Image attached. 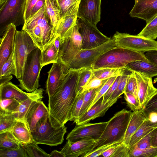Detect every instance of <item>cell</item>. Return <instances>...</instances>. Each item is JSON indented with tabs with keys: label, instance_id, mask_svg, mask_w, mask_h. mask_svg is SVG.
Wrapping results in <instances>:
<instances>
[{
	"label": "cell",
	"instance_id": "6da1fadb",
	"mask_svg": "<svg viewBox=\"0 0 157 157\" xmlns=\"http://www.w3.org/2000/svg\"><path fill=\"white\" fill-rule=\"evenodd\" d=\"M79 69H70L55 94L48 97L49 118L52 127L58 128L70 121L73 105L77 96Z\"/></svg>",
	"mask_w": 157,
	"mask_h": 157
},
{
	"label": "cell",
	"instance_id": "7a4b0ae2",
	"mask_svg": "<svg viewBox=\"0 0 157 157\" xmlns=\"http://www.w3.org/2000/svg\"><path fill=\"white\" fill-rule=\"evenodd\" d=\"M22 29L28 34L41 51L46 47L50 40L52 28L47 14L45 4L25 22Z\"/></svg>",
	"mask_w": 157,
	"mask_h": 157
},
{
	"label": "cell",
	"instance_id": "3957f363",
	"mask_svg": "<svg viewBox=\"0 0 157 157\" xmlns=\"http://www.w3.org/2000/svg\"><path fill=\"white\" fill-rule=\"evenodd\" d=\"M132 113L125 109L116 113L108 121L103 132L91 151L104 145L122 142Z\"/></svg>",
	"mask_w": 157,
	"mask_h": 157
},
{
	"label": "cell",
	"instance_id": "277c9868",
	"mask_svg": "<svg viewBox=\"0 0 157 157\" xmlns=\"http://www.w3.org/2000/svg\"><path fill=\"white\" fill-rule=\"evenodd\" d=\"M139 60L149 61L143 53L117 46L100 56L91 67L93 69L107 67L125 69L129 63Z\"/></svg>",
	"mask_w": 157,
	"mask_h": 157
},
{
	"label": "cell",
	"instance_id": "5b68a950",
	"mask_svg": "<svg viewBox=\"0 0 157 157\" xmlns=\"http://www.w3.org/2000/svg\"><path fill=\"white\" fill-rule=\"evenodd\" d=\"M41 51L37 48L33 50L27 57L23 73L18 79L21 89L31 92L38 89L40 85L39 79L40 71Z\"/></svg>",
	"mask_w": 157,
	"mask_h": 157
},
{
	"label": "cell",
	"instance_id": "8992f818",
	"mask_svg": "<svg viewBox=\"0 0 157 157\" xmlns=\"http://www.w3.org/2000/svg\"><path fill=\"white\" fill-rule=\"evenodd\" d=\"M27 0H4L0 2V35L3 36L10 24L24 25Z\"/></svg>",
	"mask_w": 157,
	"mask_h": 157
},
{
	"label": "cell",
	"instance_id": "52a82bcc",
	"mask_svg": "<svg viewBox=\"0 0 157 157\" xmlns=\"http://www.w3.org/2000/svg\"><path fill=\"white\" fill-rule=\"evenodd\" d=\"M38 48L28 34L24 30H17L13 47L16 68L15 76L19 79L23 75L27 57Z\"/></svg>",
	"mask_w": 157,
	"mask_h": 157
},
{
	"label": "cell",
	"instance_id": "ba28073f",
	"mask_svg": "<svg viewBox=\"0 0 157 157\" xmlns=\"http://www.w3.org/2000/svg\"><path fill=\"white\" fill-rule=\"evenodd\" d=\"M67 132V128L65 125L58 128L52 127L49 116L38 123L35 130L31 133L33 140L38 144L54 146L63 143Z\"/></svg>",
	"mask_w": 157,
	"mask_h": 157
},
{
	"label": "cell",
	"instance_id": "9c48e42d",
	"mask_svg": "<svg viewBox=\"0 0 157 157\" xmlns=\"http://www.w3.org/2000/svg\"><path fill=\"white\" fill-rule=\"evenodd\" d=\"M117 46L115 41L112 38L96 47L89 49H82L76 53L67 68L68 70H78L91 67L100 56Z\"/></svg>",
	"mask_w": 157,
	"mask_h": 157
},
{
	"label": "cell",
	"instance_id": "30bf717a",
	"mask_svg": "<svg viewBox=\"0 0 157 157\" xmlns=\"http://www.w3.org/2000/svg\"><path fill=\"white\" fill-rule=\"evenodd\" d=\"M117 46L132 51L141 52L157 51V41L139 36L117 31L113 37Z\"/></svg>",
	"mask_w": 157,
	"mask_h": 157
},
{
	"label": "cell",
	"instance_id": "8fae6325",
	"mask_svg": "<svg viewBox=\"0 0 157 157\" xmlns=\"http://www.w3.org/2000/svg\"><path fill=\"white\" fill-rule=\"evenodd\" d=\"M77 24L82 38L83 49H89L96 47L111 39L101 32L96 25L82 19L78 18Z\"/></svg>",
	"mask_w": 157,
	"mask_h": 157
},
{
	"label": "cell",
	"instance_id": "7c38bea8",
	"mask_svg": "<svg viewBox=\"0 0 157 157\" xmlns=\"http://www.w3.org/2000/svg\"><path fill=\"white\" fill-rule=\"evenodd\" d=\"M82 49V38L77 24L71 36L61 43L58 53V62L66 66L76 53Z\"/></svg>",
	"mask_w": 157,
	"mask_h": 157
},
{
	"label": "cell",
	"instance_id": "4fadbf2b",
	"mask_svg": "<svg viewBox=\"0 0 157 157\" xmlns=\"http://www.w3.org/2000/svg\"><path fill=\"white\" fill-rule=\"evenodd\" d=\"M107 123L108 121L76 124L68 133L66 139L72 142L87 137L98 140L103 132Z\"/></svg>",
	"mask_w": 157,
	"mask_h": 157
},
{
	"label": "cell",
	"instance_id": "5bb4252c",
	"mask_svg": "<svg viewBox=\"0 0 157 157\" xmlns=\"http://www.w3.org/2000/svg\"><path fill=\"white\" fill-rule=\"evenodd\" d=\"M101 0H81L78 18L97 25L101 19Z\"/></svg>",
	"mask_w": 157,
	"mask_h": 157
},
{
	"label": "cell",
	"instance_id": "9a60e30c",
	"mask_svg": "<svg viewBox=\"0 0 157 157\" xmlns=\"http://www.w3.org/2000/svg\"><path fill=\"white\" fill-rule=\"evenodd\" d=\"M97 140L91 137L85 138L75 142L67 140L60 151L65 157H82L92 150Z\"/></svg>",
	"mask_w": 157,
	"mask_h": 157
},
{
	"label": "cell",
	"instance_id": "2e32d148",
	"mask_svg": "<svg viewBox=\"0 0 157 157\" xmlns=\"http://www.w3.org/2000/svg\"><path fill=\"white\" fill-rule=\"evenodd\" d=\"M134 72L137 82V98L142 109H144L157 94V88L153 86L151 78Z\"/></svg>",
	"mask_w": 157,
	"mask_h": 157
},
{
	"label": "cell",
	"instance_id": "e0dca14e",
	"mask_svg": "<svg viewBox=\"0 0 157 157\" xmlns=\"http://www.w3.org/2000/svg\"><path fill=\"white\" fill-rule=\"evenodd\" d=\"M129 14L132 17L145 21L147 24L157 15V0H135Z\"/></svg>",
	"mask_w": 157,
	"mask_h": 157
},
{
	"label": "cell",
	"instance_id": "ac0fdd59",
	"mask_svg": "<svg viewBox=\"0 0 157 157\" xmlns=\"http://www.w3.org/2000/svg\"><path fill=\"white\" fill-rule=\"evenodd\" d=\"M68 70L64 64L59 62L53 63L48 72L46 83V92L48 97H52L58 89Z\"/></svg>",
	"mask_w": 157,
	"mask_h": 157
},
{
	"label": "cell",
	"instance_id": "d6986e66",
	"mask_svg": "<svg viewBox=\"0 0 157 157\" xmlns=\"http://www.w3.org/2000/svg\"><path fill=\"white\" fill-rule=\"evenodd\" d=\"M118 99L108 101L103 103V96L101 97L91 108L75 121L76 124L80 125L88 123L91 120L104 116L107 111L117 101Z\"/></svg>",
	"mask_w": 157,
	"mask_h": 157
},
{
	"label": "cell",
	"instance_id": "ffe728a7",
	"mask_svg": "<svg viewBox=\"0 0 157 157\" xmlns=\"http://www.w3.org/2000/svg\"><path fill=\"white\" fill-rule=\"evenodd\" d=\"M79 6V4L77 5L72 8L62 17L56 34V38L59 36L61 43L71 36L77 24Z\"/></svg>",
	"mask_w": 157,
	"mask_h": 157
},
{
	"label": "cell",
	"instance_id": "44dd1931",
	"mask_svg": "<svg viewBox=\"0 0 157 157\" xmlns=\"http://www.w3.org/2000/svg\"><path fill=\"white\" fill-rule=\"evenodd\" d=\"M16 31V26L11 23L0 38V69L13 51Z\"/></svg>",
	"mask_w": 157,
	"mask_h": 157
},
{
	"label": "cell",
	"instance_id": "7402d4cb",
	"mask_svg": "<svg viewBox=\"0 0 157 157\" xmlns=\"http://www.w3.org/2000/svg\"><path fill=\"white\" fill-rule=\"evenodd\" d=\"M49 116L47 107L42 101L35 103L28 112L25 119L31 132H33L38 123Z\"/></svg>",
	"mask_w": 157,
	"mask_h": 157
},
{
	"label": "cell",
	"instance_id": "603a6c76",
	"mask_svg": "<svg viewBox=\"0 0 157 157\" xmlns=\"http://www.w3.org/2000/svg\"><path fill=\"white\" fill-rule=\"evenodd\" d=\"M45 4L47 14L52 28L48 45L53 42L56 38L57 29L62 16L60 9L56 0H45Z\"/></svg>",
	"mask_w": 157,
	"mask_h": 157
},
{
	"label": "cell",
	"instance_id": "cb8c5ba5",
	"mask_svg": "<svg viewBox=\"0 0 157 157\" xmlns=\"http://www.w3.org/2000/svg\"><path fill=\"white\" fill-rule=\"evenodd\" d=\"M26 92L17 86L9 81L0 85V100L14 98L21 102L28 98L33 93Z\"/></svg>",
	"mask_w": 157,
	"mask_h": 157
},
{
	"label": "cell",
	"instance_id": "d4e9b609",
	"mask_svg": "<svg viewBox=\"0 0 157 157\" xmlns=\"http://www.w3.org/2000/svg\"><path fill=\"white\" fill-rule=\"evenodd\" d=\"M10 130L16 139L23 145L33 140L31 132L25 119H17Z\"/></svg>",
	"mask_w": 157,
	"mask_h": 157
},
{
	"label": "cell",
	"instance_id": "484cf974",
	"mask_svg": "<svg viewBox=\"0 0 157 157\" xmlns=\"http://www.w3.org/2000/svg\"><path fill=\"white\" fill-rule=\"evenodd\" d=\"M44 90L38 88L33 91V94L24 101L20 103L15 113L17 119H25L29 110L37 102L42 101Z\"/></svg>",
	"mask_w": 157,
	"mask_h": 157
},
{
	"label": "cell",
	"instance_id": "4316f807",
	"mask_svg": "<svg viewBox=\"0 0 157 157\" xmlns=\"http://www.w3.org/2000/svg\"><path fill=\"white\" fill-rule=\"evenodd\" d=\"M147 118L144 109L132 112L123 142L128 146L132 136Z\"/></svg>",
	"mask_w": 157,
	"mask_h": 157
},
{
	"label": "cell",
	"instance_id": "83f0119b",
	"mask_svg": "<svg viewBox=\"0 0 157 157\" xmlns=\"http://www.w3.org/2000/svg\"><path fill=\"white\" fill-rule=\"evenodd\" d=\"M125 69L138 72L151 78L157 76V66L149 61H134L128 63L126 66Z\"/></svg>",
	"mask_w": 157,
	"mask_h": 157
},
{
	"label": "cell",
	"instance_id": "f1b7e54d",
	"mask_svg": "<svg viewBox=\"0 0 157 157\" xmlns=\"http://www.w3.org/2000/svg\"><path fill=\"white\" fill-rule=\"evenodd\" d=\"M157 127V121H152L147 118L132 136L129 144V147L134 145Z\"/></svg>",
	"mask_w": 157,
	"mask_h": 157
},
{
	"label": "cell",
	"instance_id": "f546056e",
	"mask_svg": "<svg viewBox=\"0 0 157 157\" xmlns=\"http://www.w3.org/2000/svg\"><path fill=\"white\" fill-rule=\"evenodd\" d=\"M58 53L54 41L47 46L41 52V64L42 67L49 64L58 62Z\"/></svg>",
	"mask_w": 157,
	"mask_h": 157
},
{
	"label": "cell",
	"instance_id": "4dcf8cb0",
	"mask_svg": "<svg viewBox=\"0 0 157 157\" xmlns=\"http://www.w3.org/2000/svg\"><path fill=\"white\" fill-rule=\"evenodd\" d=\"M23 146L10 130L0 133V149H15Z\"/></svg>",
	"mask_w": 157,
	"mask_h": 157
},
{
	"label": "cell",
	"instance_id": "1f68e13d",
	"mask_svg": "<svg viewBox=\"0 0 157 157\" xmlns=\"http://www.w3.org/2000/svg\"><path fill=\"white\" fill-rule=\"evenodd\" d=\"M124 69L109 67L93 69L92 75L96 78L101 79H108L121 75Z\"/></svg>",
	"mask_w": 157,
	"mask_h": 157
},
{
	"label": "cell",
	"instance_id": "d6a6232c",
	"mask_svg": "<svg viewBox=\"0 0 157 157\" xmlns=\"http://www.w3.org/2000/svg\"><path fill=\"white\" fill-rule=\"evenodd\" d=\"M17 119L15 113L0 111V133L10 130Z\"/></svg>",
	"mask_w": 157,
	"mask_h": 157
},
{
	"label": "cell",
	"instance_id": "836d02e7",
	"mask_svg": "<svg viewBox=\"0 0 157 157\" xmlns=\"http://www.w3.org/2000/svg\"><path fill=\"white\" fill-rule=\"evenodd\" d=\"M93 73V69L92 67L79 69L77 89V95L82 92L84 86L90 78Z\"/></svg>",
	"mask_w": 157,
	"mask_h": 157
},
{
	"label": "cell",
	"instance_id": "e575fe53",
	"mask_svg": "<svg viewBox=\"0 0 157 157\" xmlns=\"http://www.w3.org/2000/svg\"><path fill=\"white\" fill-rule=\"evenodd\" d=\"M137 35L155 40L157 38V15Z\"/></svg>",
	"mask_w": 157,
	"mask_h": 157
},
{
	"label": "cell",
	"instance_id": "d590c367",
	"mask_svg": "<svg viewBox=\"0 0 157 157\" xmlns=\"http://www.w3.org/2000/svg\"><path fill=\"white\" fill-rule=\"evenodd\" d=\"M132 71L125 69L121 75V78L117 89L112 94L108 101H111L118 99L124 94L125 86L130 75Z\"/></svg>",
	"mask_w": 157,
	"mask_h": 157
},
{
	"label": "cell",
	"instance_id": "8d00e7d4",
	"mask_svg": "<svg viewBox=\"0 0 157 157\" xmlns=\"http://www.w3.org/2000/svg\"><path fill=\"white\" fill-rule=\"evenodd\" d=\"M23 147L28 157H49V154L40 148L33 140L24 145Z\"/></svg>",
	"mask_w": 157,
	"mask_h": 157
},
{
	"label": "cell",
	"instance_id": "74e56055",
	"mask_svg": "<svg viewBox=\"0 0 157 157\" xmlns=\"http://www.w3.org/2000/svg\"><path fill=\"white\" fill-rule=\"evenodd\" d=\"M101 87H102L96 89H90L83 92L84 93L83 101L80 112L79 117L88 110L94 101L97 94Z\"/></svg>",
	"mask_w": 157,
	"mask_h": 157
},
{
	"label": "cell",
	"instance_id": "f35d334b",
	"mask_svg": "<svg viewBox=\"0 0 157 157\" xmlns=\"http://www.w3.org/2000/svg\"><path fill=\"white\" fill-rule=\"evenodd\" d=\"M16 75L13 51L0 69V77Z\"/></svg>",
	"mask_w": 157,
	"mask_h": 157
},
{
	"label": "cell",
	"instance_id": "ab89813d",
	"mask_svg": "<svg viewBox=\"0 0 157 157\" xmlns=\"http://www.w3.org/2000/svg\"><path fill=\"white\" fill-rule=\"evenodd\" d=\"M20 102L14 98H7L0 100V111L8 113H16Z\"/></svg>",
	"mask_w": 157,
	"mask_h": 157
},
{
	"label": "cell",
	"instance_id": "60d3db41",
	"mask_svg": "<svg viewBox=\"0 0 157 157\" xmlns=\"http://www.w3.org/2000/svg\"><path fill=\"white\" fill-rule=\"evenodd\" d=\"M129 157H157V147L143 149L130 148Z\"/></svg>",
	"mask_w": 157,
	"mask_h": 157
},
{
	"label": "cell",
	"instance_id": "b9f144b4",
	"mask_svg": "<svg viewBox=\"0 0 157 157\" xmlns=\"http://www.w3.org/2000/svg\"><path fill=\"white\" fill-rule=\"evenodd\" d=\"M144 110L147 118L152 121H157V94L149 101Z\"/></svg>",
	"mask_w": 157,
	"mask_h": 157
},
{
	"label": "cell",
	"instance_id": "7bdbcfd3",
	"mask_svg": "<svg viewBox=\"0 0 157 157\" xmlns=\"http://www.w3.org/2000/svg\"><path fill=\"white\" fill-rule=\"evenodd\" d=\"M84 95V92L77 95L71 109L70 121L74 122L79 117L80 112L82 106Z\"/></svg>",
	"mask_w": 157,
	"mask_h": 157
},
{
	"label": "cell",
	"instance_id": "ee69618b",
	"mask_svg": "<svg viewBox=\"0 0 157 157\" xmlns=\"http://www.w3.org/2000/svg\"><path fill=\"white\" fill-rule=\"evenodd\" d=\"M0 157H28L23 146L15 149H0Z\"/></svg>",
	"mask_w": 157,
	"mask_h": 157
},
{
	"label": "cell",
	"instance_id": "f6af8a7d",
	"mask_svg": "<svg viewBox=\"0 0 157 157\" xmlns=\"http://www.w3.org/2000/svg\"><path fill=\"white\" fill-rule=\"evenodd\" d=\"M137 90L138 84L137 79L134 72L132 71L129 76L124 92L130 93L137 98Z\"/></svg>",
	"mask_w": 157,
	"mask_h": 157
},
{
	"label": "cell",
	"instance_id": "bcb514c9",
	"mask_svg": "<svg viewBox=\"0 0 157 157\" xmlns=\"http://www.w3.org/2000/svg\"><path fill=\"white\" fill-rule=\"evenodd\" d=\"M124 97L128 106L133 112L142 109L137 97L130 93L124 92Z\"/></svg>",
	"mask_w": 157,
	"mask_h": 157
},
{
	"label": "cell",
	"instance_id": "7dc6e473",
	"mask_svg": "<svg viewBox=\"0 0 157 157\" xmlns=\"http://www.w3.org/2000/svg\"><path fill=\"white\" fill-rule=\"evenodd\" d=\"M81 0H56L60 9L62 16L73 7L79 4Z\"/></svg>",
	"mask_w": 157,
	"mask_h": 157
},
{
	"label": "cell",
	"instance_id": "c3c4849f",
	"mask_svg": "<svg viewBox=\"0 0 157 157\" xmlns=\"http://www.w3.org/2000/svg\"><path fill=\"white\" fill-rule=\"evenodd\" d=\"M117 77H112L108 79L97 94L94 101L90 106L87 110L91 108L98 100L101 97H102L106 93L114 82Z\"/></svg>",
	"mask_w": 157,
	"mask_h": 157
},
{
	"label": "cell",
	"instance_id": "681fc988",
	"mask_svg": "<svg viewBox=\"0 0 157 157\" xmlns=\"http://www.w3.org/2000/svg\"><path fill=\"white\" fill-rule=\"evenodd\" d=\"M108 79H99L94 77L92 75L89 81L84 86L82 92L89 89H96L102 87Z\"/></svg>",
	"mask_w": 157,
	"mask_h": 157
},
{
	"label": "cell",
	"instance_id": "f907efd6",
	"mask_svg": "<svg viewBox=\"0 0 157 157\" xmlns=\"http://www.w3.org/2000/svg\"><path fill=\"white\" fill-rule=\"evenodd\" d=\"M129 146L122 142L117 145L111 157H129Z\"/></svg>",
	"mask_w": 157,
	"mask_h": 157
},
{
	"label": "cell",
	"instance_id": "816d5d0a",
	"mask_svg": "<svg viewBox=\"0 0 157 157\" xmlns=\"http://www.w3.org/2000/svg\"><path fill=\"white\" fill-rule=\"evenodd\" d=\"M120 143H121L117 142L103 145L86 154L82 157H97L100 156L101 154L108 149Z\"/></svg>",
	"mask_w": 157,
	"mask_h": 157
},
{
	"label": "cell",
	"instance_id": "f5cc1de1",
	"mask_svg": "<svg viewBox=\"0 0 157 157\" xmlns=\"http://www.w3.org/2000/svg\"><path fill=\"white\" fill-rule=\"evenodd\" d=\"M151 132L143 137L134 145L129 147V148L143 149L151 147L150 144Z\"/></svg>",
	"mask_w": 157,
	"mask_h": 157
},
{
	"label": "cell",
	"instance_id": "db71d44e",
	"mask_svg": "<svg viewBox=\"0 0 157 157\" xmlns=\"http://www.w3.org/2000/svg\"><path fill=\"white\" fill-rule=\"evenodd\" d=\"M121 75L117 77L115 80L110 86L108 90L103 96V103H106L112 94L117 89L121 78Z\"/></svg>",
	"mask_w": 157,
	"mask_h": 157
},
{
	"label": "cell",
	"instance_id": "11a10c76",
	"mask_svg": "<svg viewBox=\"0 0 157 157\" xmlns=\"http://www.w3.org/2000/svg\"><path fill=\"white\" fill-rule=\"evenodd\" d=\"M39 0H27L24 13L25 22L29 18L31 12Z\"/></svg>",
	"mask_w": 157,
	"mask_h": 157
},
{
	"label": "cell",
	"instance_id": "9f6ffc18",
	"mask_svg": "<svg viewBox=\"0 0 157 157\" xmlns=\"http://www.w3.org/2000/svg\"><path fill=\"white\" fill-rule=\"evenodd\" d=\"M144 55L150 62L157 66V51H152L147 52Z\"/></svg>",
	"mask_w": 157,
	"mask_h": 157
},
{
	"label": "cell",
	"instance_id": "6f0895ef",
	"mask_svg": "<svg viewBox=\"0 0 157 157\" xmlns=\"http://www.w3.org/2000/svg\"><path fill=\"white\" fill-rule=\"evenodd\" d=\"M45 0H39L32 9L30 14L29 17L34 15L42 8L45 5Z\"/></svg>",
	"mask_w": 157,
	"mask_h": 157
},
{
	"label": "cell",
	"instance_id": "680465c9",
	"mask_svg": "<svg viewBox=\"0 0 157 157\" xmlns=\"http://www.w3.org/2000/svg\"><path fill=\"white\" fill-rule=\"evenodd\" d=\"M150 144L151 147H157V127L151 132Z\"/></svg>",
	"mask_w": 157,
	"mask_h": 157
},
{
	"label": "cell",
	"instance_id": "91938a15",
	"mask_svg": "<svg viewBox=\"0 0 157 157\" xmlns=\"http://www.w3.org/2000/svg\"><path fill=\"white\" fill-rule=\"evenodd\" d=\"M119 144H116L108 149L104 152L100 156H103L104 157H111L112 156L115 151L117 145Z\"/></svg>",
	"mask_w": 157,
	"mask_h": 157
},
{
	"label": "cell",
	"instance_id": "94428289",
	"mask_svg": "<svg viewBox=\"0 0 157 157\" xmlns=\"http://www.w3.org/2000/svg\"><path fill=\"white\" fill-rule=\"evenodd\" d=\"M49 157H65V156L61 151L54 150L49 154Z\"/></svg>",
	"mask_w": 157,
	"mask_h": 157
},
{
	"label": "cell",
	"instance_id": "6125c7cd",
	"mask_svg": "<svg viewBox=\"0 0 157 157\" xmlns=\"http://www.w3.org/2000/svg\"><path fill=\"white\" fill-rule=\"evenodd\" d=\"M12 78L13 76L12 75L0 77V85L10 81Z\"/></svg>",
	"mask_w": 157,
	"mask_h": 157
},
{
	"label": "cell",
	"instance_id": "be15d7a7",
	"mask_svg": "<svg viewBox=\"0 0 157 157\" xmlns=\"http://www.w3.org/2000/svg\"><path fill=\"white\" fill-rule=\"evenodd\" d=\"M54 43L56 49L59 52L61 45V40L59 36L56 38L54 41Z\"/></svg>",
	"mask_w": 157,
	"mask_h": 157
},
{
	"label": "cell",
	"instance_id": "e7e4bbea",
	"mask_svg": "<svg viewBox=\"0 0 157 157\" xmlns=\"http://www.w3.org/2000/svg\"><path fill=\"white\" fill-rule=\"evenodd\" d=\"M4 0H0V2H2Z\"/></svg>",
	"mask_w": 157,
	"mask_h": 157
}]
</instances>
